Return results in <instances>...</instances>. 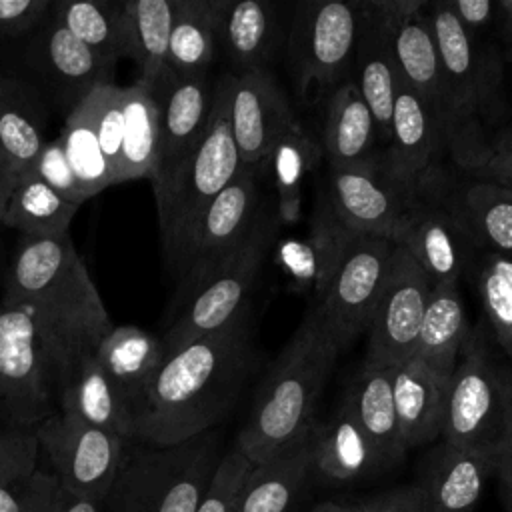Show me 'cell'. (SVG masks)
<instances>
[{
  "label": "cell",
  "instance_id": "obj_7",
  "mask_svg": "<svg viewBox=\"0 0 512 512\" xmlns=\"http://www.w3.org/2000/svg\"><path fill=\"white\" fill-rule=\"evenodd\" d=\"M512 422V370L500 366L480 332H470L448 380L440 440L498 450Z\"/></svg>",
  "mask_w": 512,
  "mask_h": 512
},
{
  "label": "cell",
  "instance_id": "obj_15",
  "mask_svg": "<svg viewBox=\"0 0 512 512\" xmlns=\"http://www.w3.org/2000/svg\"><path fill=\"white\" fill-rule=\"evenodd\" d=\"M262 180L260 174L240 168L234 180L206 206L174 270L180 278V302L244 240L266 198L260 190Z\"/></svg>",
  "mask_w": 512,
  "mask_h": 512
},
{
  "label": "cell",
  "instance_id": "obj_31",
  "mask_svg": "<svg viewBox=\"0 0 512 512\" xmlns=\"http://www.w3.org/2000/svg\"><path fill=\"white\" fill-rule=\"evenodd\" d=\"M176 0H126L120 4L122 48L138 68V82L154 88L168 74V46Z\"/></svg>",
  "mask_w": 512,
  "mask_h": 512
},
{
  "label": "cell",
  "instance_id": "obj_8",
  "mask_svg": "<svg viewBox=\"0 0 512 512\" xmlns=\"http://www.w3.org/2000/svg\"><path fill=\"white\" fill-rule=\"evenodd\" d=\"M394 242L384 236L344 232L336 258L316 286L314 306L340 346L368 330L390 276Z\"/></svg>",
  "mask_w": 512,
  "mask_h": 512
},
{
  "label": "cell",
  "instance_id": "obj_48",
  "mask_svg": "<svg viewBox=\"0 0 512 512\" xmlns=\"http://www.w3.org/2000/svg\"><path fill=\"white\" fill-rule=\"evenodd\" d=\"M48 0H0V36H22L46 18Z\"/></svg>",
  "mask_w": 512,
  "mask_h": 512
},
{
  "label": "cell",
  "instance_id": "obj_45",
  "mask_svg": "<svg viewBox=\"0 0 512 512\" xmlns=\"http://www.w3.org/2000/svg\"><path fill=\"white\" fill-rule=\"evenodd\" d=\"M252 464L232 446L222 454L198 512H234L236 498Z\"/></svg>",
  "mask_w": 512,
  "mask_h": 512
},
{
  "label": "cell",
  "instance_id": "obj_21",
  "mask_svg": "<svg viewBox=\"0 0 512 512\" xmlns=\"http://www.w3.org/2000/svg\"><path fill=\"white\" fill-rule=\"evenodd\" d=\"M450 146V130L430 104L400 82L382 162L408 184L436 176V162Z\"/></svg>",
  "mask_w": 512,
  "mask_h": 512
},
{
  "label": "cell",
  "instance_id": "obj_51",
  "mask_svg": "<svg viewBox=\"0 0 512 512\" xmlns=\"http://www.w3.org/2000/svg\"><path fill=\"white\" fill-rule=\"evenodd\" d=\"M494 476L498 478V494H500L504 512H512V422L498 448V462H496Z\"/></svg>",
  "mask_w": 512,
  "mask_h": 512
},
{
  "label": "cell",
  "instance_id": "obj_54",
  "mask_svg": "<svg viewBox=\"0 0 512 512\" xmlns=\"http://www.w3.org/2000/svg\"><path fill=\"white\" fill-rule=\"evenodd\" d=\"M338 506H340V502L326 500V502H318L310 512H338Z\"/></svg>",
  "mask_w": 512,
  "mask_h": 512
},
{
  "label": "cell",
  "instance_id": "obj_52",
  "mask_svg": "<svg viewBox=\"0 0 512 512\" xmlns=\"http://www.w3.org/2000/svg\"><path fill=\"white\" fill-rule=\"evenodd\" d=\"M52 512H108V510L100 502H90V500L74 498V496L66 494L64 490H60L58 498L54 502Z\"/></svg>",
  "mask_w": 512,
  "mask_h": 512
},
{
  "label": "cell",
  "instance_id": "obj_33",
  "mask_svg": "<svg viewBox=\"0 0 512 512\" xmlns=\"http://www.w3.org/2000/svg\"><path fill=\"white\" fill-rule=\"evenodd\" d=\"M468 338L470 328L458 284H434L414 356L448 382Z\"/></svg>",
  "mask_w": 512,
  "mask_h": 512
},
{
  "label": "cell",
  "instance_id": "obj_55",
  "mask_svg": "<svg viewBox=\"0 0 512 512\" xmlns=\"http://www.w3.org/2000/svg\"><path fill=\"white\" fill-rule=\"evenodd\" d=\"M338 512H364V508H362L360 500H358V502H350V504H344V502H340V506H338Z\"/></svg>",
  "mask_w": 512,
  "mask_h": 512
},
{
  "label": "cell",
  "instance_id": "obj_16",
  "mask_svg": "<svg viewBox=\"0 0 512 512\" xmlns=\"http://www.w3.org/2000/svg\"><path fill=\"white\" fill-rule=\"evenodd\" d=\"M228 76V118L240 168L264 178L274 144L298 122V116L270 70Z\"/></svg>",
  "mask_w": 512,
  "mask_h": 512
},
{
  "label": "cell",
  "instance_id": "obj_43",
  "mask_svg": "<svg viewBox=\"0 0 512 512\" xmlns=\"http://www.w3.org/2000/svg\"><path fill=\"white\" fill-rule=\"evenodd\" d=\"M496 342L512 358V256L476 252L470 268Z\"/></svg>",
  "mask_w": 512,
  "mask_h": 512
},
{
  "label": "cell",
  "instance_id": "obj_41",
  "mask_svg": "<svg viewBox=\"0 0 512 512\" xmlns=\"http://www.w3.org/2000/svg\"><path fill=\"white\" fill-rule=\"evenodd\" d=\"M52 16L108 66L114 68L116 60L124 56L120 4L102 0L58 2Z\"/></svg>",
  "mask_w": 512,
  "mask_h": 512
},
{
  "label": "cell",
  "instance_id": "obj_28",
  "mask_svg": "<svg viewBox=\"0 0 512 512\" xmlns=\"http://www.w3.org/2000/svg\"><path fill=\"white\" fill-rule=\"evenodd\" d=\"M376 120L356 82L346 78L328 96L320 132V150L326 166H356L376 156Z\"/></svg>",
  "mask_w": 512,
  "mask_h": 512
},
{
  "label": "cell",
  "instance_id": "obj_40",
  "mask_svg": "<svg viewBox=\"0 0 512 512\" xmlns=\"http://www.w3.org/2000/svg\"><path fill=\"white\" fill-rule=\"evenodd\" d=\"M78 204L64 200L34 172L18 182L0 214V224L16 228L22 236L52 238L68 234Z\"/></svg>",
  "mask_w": 512,
  "mask_h": 512
},
{
  "label": "cell",
  "instance_id": "obj_12",
  "mask_svg": "<svg viewBox=\"0 0 512 512\" xmlns=\"http://www.w3.org/2000/svg\"><path fill=\"white\" fill-rule=\"evenodd\" d=\"M428 20L446 78L454 114V142H468L472 124L490 114L502 86V64L498 56L466 32L448 6V0L428 2Z\"/></svg>",
  "mask_w": 512,
  "mask_h": 512
},
{
  "label": "cell",
  "instance_id": "obj_1",
  "mask_svg": "<svg viewBox=\"0 0 512 512\" xmlns=\"http://www.w3.org/2000/svg\"><path fill=\"white\" fill-rule=\"evenodd\" d=\"M262 362L250 308L226 328L164 354L130 404V440L176 446L220 424Z\"/></svg>",
  "mask_w": 512,
  "mask_h": 512
},
{
  "label": "cell",
  "instance_id": "obj_46",
  "mask_svg": "<svg viewBox=\"0 0 512 512\" xmlns=\"http://www.w3.org/2000/svg\"><path fill=\"white\" fill-rule=\"evenodd\" d=\"M32 172L44 184H48L56 194H60L64 200L78 204V206L86 200V196L68 164V158L64 154V146H62L60 138L48 140L44 144Z\"/></svg>",
  "mask_w": 512,
  "mask_h": 512
},
{
  "label": "cell",
  "instance_id": "obj_30",
  "mask_svg": "<svg viewBox=\"0 0 512 512\" xmlns=\"http://www.w3.org/2000/svg\"><path fill=\"white\" fill-rule=\"evenodd\" d=\"M444 194L478 252L512 256V190L466 178L458 188H444Z\"/></svg>",
  "mask_w": 512,
  "mask_h": 512
},
{
  "label": "cell",
  "instance_id": "obj_9",
  "mask_svg": "<svg viewBox=\"0 0 512 512\" xmlns=\"http://www.w3.org/2000/svg\"><path fill=\"white\" fill-rule=\"evenodd\" d=\"M360 2H300L290 18L284 46L298 98L314 100L346 80L354 66Z\"/></svg>",
  "mask_w": 512,
  "mask_h": 512
},
{
  "label": "cell",
  "instance_id": "obj_20",
  "mask_svg": "<svg viewBox=\"0 0 512 512\" xmlns=\"http://www.w3.org/2000/svg\"><path fill=\"white\" fill-rule=\"evenodd\" d=\"M158 104V166L150 180L152 188L162 186L196 148L208 126L214 84L208 74L164 76L154 88Z\"/></svg>",
  "mask_w": 512,
  "mask_h": 512
},
{
  "label": "cell",
  "instance_id": "obj_5",
  "mask_svg": "<svg viewBox=\"0 0 512 512\" xmlns=\"http://www.w3.org/2000/svg\"><path fill=\"white\" fill-rule=\"evenodd\" d=\"M240 170L238 150L228 118V76L214 82L212 108L204 136L176 172L154 188L160 244L174 272L206 206Z\"/></svg>",
  "mask_w": 512,
  "mask_h": 512
},
{
  "label": "cell",
  "instance_id": "obj_42",
  "mask_svg": "<svg viewBox=\"0 0 512 512\" xmlns=\"http://www.w3.org/2000/svg\"><path fill=\"white\" fill-rule=\"evenodd\" d=\"M58 138L62 140L64 154L86 200L114 184L110 166L100 150V142L94 132L90 110L84 98H80L70 108Z\"/></svg>",
  "mask_w": 512,
  "mask_h": 512
},
{
  "label": "cell",
  "instance_id": "obj_50",
  "mask_svg": "<svg viewBox=\"0 0 512 512\" xmlns=\"http://www.w3.org/2000/svg\"><path fill=\"white\" fill-rule=\"evenodd\" d=\"M448 6L460 26L476 36L494 18L496 10V2L492 0H448Z\"/></svg>",
  "mask_w": 512,
  "mask_h": 512
},
{
  "label": "cell",
  "instance_id": "obj_47",
  "mask_svg": "<svg viewBox=\"0 0 512 512\" xmlns=\"http://www.w3.org/2000/svg\"><path fill=\"white\" fill-rule=\"evenodd\" d=\"M468 178L488 180L512 190V126L498 134L492 146L484 150L464 166Z\"/></svg>",
  "mask_w": 512,
  "mask_h": 512
},
{
  "label": "cell",
  "instance_id": "obj_19",
  "mask_svg": "<svg viewBox=\"0 0 512 512\" xmlns=\"http://www.w3.org/2000/svg\"><path fill=\"white\" fill-rule=\"evenodd\" d=\"M498 450L462 448L440 440L418 464L416 482L424 512H474L496 474Z\"/></svg>",
  "mask_w": 512,
  "mask_h": 512
},
{
  "label": "cell",
  "instance_id": "obj_11",
  "mask_svg": "<svg viewBox=\"0 0 512 512\" xmlns=\"http://www.w3.org/2000/svg\"><path fill=\"white\" fill-rule=\"evenodd\" d=\"M40 456L50 464L60 490L106 504L118 478L128 440L54 410L34 426Z\"/></svg>",
  "mask_w": 512,
  "mask_h": 512
},
{
  "label": "cell",
  "instance_id": "obj_32",
  "mask_svg": "<svg viewBox=\"0 0 512 512\" xmlns=\"http://www.w3.org/2000/svg\"><path fill=\"white\" fill-rule=\"evenodd\" d=\"M310 436L250 468L234 512H294L310 480Z\"/></svg>",
  "mask_w": 512,
  "mask_h": 512
},
{
  "label": "cell",
  "instance_id": "obj_22",
  "mask_svg": "<svg viewBox=\"0 0 512 512\" xmlns=\"http://www.w3.org/2000/svg\"><path fill=\"white\" fill-rule=\"evenodd\" d=\"M284 38L286 30L276 4L268 0H220L216 50H222L230 74L268 70Z\"/></svg>",
  "mask_w": 512,
  "mask_h": 512
},
{
  "label": "cell",
  "instance_id": "obj_14",
  "mask_svg": "<svg viewBox=\"0 0 512 512\" xmlns=\"http://www.w3.org/2000/svg\"><path fill=\"white\" fill-rule=\"evenodd\" d=\"M392 242L416 260L432 284H458L478 252L448 202L440 176L418 186Z\"/></svg>",
  "mask_w": 512,
  "mask_h": 512
},
{
  "label": "cell",
  "instance_id": "obj_38",
  "mask_svg": "<svg viewBox=\"0 0 512 512\" xmlns=\"http://www.w3.org/2000/svg\"><path fill=\"white\" fill-rule=\"evenodd\" d=\"M40 58L50 78L78 102L94 86L112 82V66L70 34L52 14L40 34Z\"/></svg>",
  "mask_w": 512,
  "mask_h": 512
},
{
  "label": "cell",
  "instance_id": "obj_36",
  "mask_svg": "<svg viewBox=\"0 0 512 512\" xmlns=\"http://www.w3.org/2000/svg\"><path fill=\"white\" fill-rule=\"evenodd\" d=\"M124 136L120 148V162L116 170V184L126 180H152L158 166V104L152 88L142 82L122 86Z\"/></svg>",
  "mask_w": 512,
  "mask_h": 512
},
{
  "label": "cell",
  "instance_id": "obj_29",
  "mask_svg": "<svg viewBox=\"0 0 512 512\" xmlns=\"http://www.w3.org/2000/svg\"><path fill=\"white\" fill-rule=\"evenodd\" d=\"M342 400L378 450L386 470L396 466L404 458L406 448L394 408L390 366L364 358L348 382Z\"/></svg>",
  "mask_w": 512,
  "mask_h": 512
},
{
  "label": "cell",
  "instance_id": "obj_23",
  "mask_svg": "<svg viewBox=\"0 0 512 512\" xmlns=\"http://www.w3.org/2000/svg\"><path fill=\"white\" fill-rule=\"evenodd\" d=\"M308 442L310 476L324 482H356L386 470L378 450L344 400L326 420L314 424Z\"/></svg>",
  "mask_w": 512,
  "mask_h": 512
},
{
  "label": "cell",
  "instance_id": "obj_10",
  "mask_svg": "<svg viewBox=\"0 0 512 512\" xmlns=\"http://www.w3.org/2000/svg\"><path fill=\"white\" fill-rule=\"evenodd\" d=\"M60 376L32 318L0 306V420L2 428L34 430L58 410Z\"/></svg>",
  "mask_w": 512,
  "mask_h": 512
},
{
  "label": "cell",
  "instance_id": "obj_24",
  "mask_svg": "<svg viewBox=\"0 0 512 512\" xmlns=\"http://www.w3.org/2000/svg\"><path fill=\"white\" fill-rule=\"evenodd\" d=\"M44 114L22 82L0 76V214L12 190L26 178L44 144Z\"/></svg>",
  "mask_w": 512,
  "mask_h": 512
},
{
  "label": "cell",
  "instance_id": "obj_2",
  "mask_svg": "<svg viewBox=\"0 0 512 512\" xmlns=\"http://www.w3.org/2000/svg\"><path fill=\"white\" fill-rule=\"evenodd\" d=\"M0 306L18 308L32 318L56 364L60 386L82 358L96 354L114 328L70 234L20 238Z\"/></svg>",
  "mask_w": 512,
  "mask_h": 512
},
{
  "label": "cell",
  "instance_id": "obj_34",
  "mask_svg": "<svg viewBox=\"0 0 512 512\" xmlns=\"http://www.w3.org/2000/svg\"><path fill=\"white\" fill-rule=\"evenodd\" d=\"M58 410L130 440V414L96 356L82 358L58 392Z\"/></svg>",
  "mask_w": 512,
  "mask_h": 512
},
{
  "label": "cell",
  "instance_id": "obj_44",
  "mask_svg": "<svg viewBox=\"0 0 512 512\" xmlns=\"http://www.w3.org/2000/svg\"><path fill=\"white\" fill-rule=\"evenodd\" d=\"M88 104L94 132L100 142V150L110 166L112 180L116 184V170L120 162V148L124 136V112H122V86L104 82L94 86L82 96Z\"/></svg>",
  "mask_w": 512,
  "mask_h": 512
},
{
  "label": "cell",
  "instance_id": "obj_49",
  "mask_svg": "<svg viewBox=\"0 0 512 512\" xmlns=\"http://www.w3.org/2000/svg\"><path fill=\"white\" fill-rule=\"evenodd\" d=\"M364 512H424L412 484L396 486L360 500Z\"/></svg>",
  "mask_w": 512,
  "mask_h": 512
},
{
  "label": "cell",
  "instance_id": "obj_6",
  "mask_svg": "<svg viewBox=\"0 0 512 512\" xmlns=\"http://www.w3.org/2000/svg\"><path fill=\"white\" fill-rule=\"evenodd\" d=\"M274 196H266L244 240L180 302L178 314L160 336L164 352L214 334L250 308V294L280 230Z\"/></svg>",
  "mask_w": 512,
  "mask_h": 512
},
{
  "label": "cell",
  "instance_id": "obj_39",
  "mask_svg": "<svg viewBox=\"0 0 512 512\" xmlns=\"http://www.w3.org/2000/svg\"><path fill=\"white\" fill-rule=\"evenodd\" d=\"M320 156V142L300 120L292 124L290 130L274 144L266 160L264 178L272 180L276 192L274 202L282 222H292L298 218L304 180Z\"/></svg>",
  "mask_w": 512,
  "mask_h": 512
},
{
  "label": "cell",
  "instance_id": "obj_3",
  "mask_svg": "<svg viewBox=\"0 0 512 512\" xmlns=\"http://www.w3.org/2000/svg\"><path fill=\"white\" fill-rule=\"evenodd\" d=\"M340 346L312 304L298 328L268 366L234 448L262 464L304 442L316 424V404Z\"/></svg>",
  "mask_w": 512,
  "mask_h": 512
},
{
  "label": "cell",
  "instance_id": "obj_18",
  "mask_svg": "<svg viewBox=\"0 0 512 512\" xmlns=\"http://www.w3.org/2000/svg\"><path fill=\"white\" fill-rule=\"evenodd\" d=\"M432 286L428 274L396 244L388 282L368 324V360L394 366L416 354Z\"/></svg>",
  "mask_w": 512,
  "mask_h": 512
},
{
  "label": "cell",
  "instance_id": "obj_37",
  "mask_svg": "<svg viewBox=\"0 0 512 512\" xmlns=\"http://www.w3.org/2000/svg\"><path fill=\"white\" fill-rule=\"evenodd\" d=\"M220 0H176L168 76L208 74L216 56V18Z\"/></svg>",
  "mask_w": 512,
  "mask_h": 512
},
{
  "label": "cell",
  "instance_id": "obj_26",
  "mask_svg": "<svg viewBox=\"0 0 512 512\" xmlns=\"http://www.w3.org/2000/svg\"><path fill=\"white\" fill-rule=\"evenodd\" d=\"M38 458L34 430L0 428V512H52L60 486Z\"/></svg>",
  "mask_w": 512,
  "mask_h": 512
},
{
  "label": "cell",
  "instance_id": "obj_4",
  "mask_svg": "<svg viewBox=\"0 0 512 512\" xmlns=\"http://www.w3.org/2000/svg\"><path fill=\"white\" fill-rule=\"evenodd\" d=\"M222 454L216 428L166 448L128 440L104 506L108 512H198Z\"/></svg>",
  "mask_w": 512,
  "mask_h": 512
},
{
  "label": "cell",
  "instance_id": "obj_17",
  "mask_svg": "<svg viewBox=\"0 0 512 512\" xmlns=\"http://www.w3.org/2000/svg\"><path fill=\"white\" fill-rule=\"evenodd\" d=\"M386 22L388 42L400 82L422 96L442 118L454 142V114L440 54L424 0H376Z\"/></svg>",
  "mask_w": 512,
  "mask_h": 512
},
{
  "label": "cell",
  "instance_id": "obj_35",
  "mask_svg": "<svg viewBox=\"0 0 512 512\" xmlns=\"http://www.w3.org/2000/svg\"><path fill=\"white\" fill-rule=\"evenodd\" d=\"M164 354L160 336L138 326H116L100 342L94 356L130 410V404L162 364Z\"/></svg>",
  "mask_w": 512,
  "mask_h": 512
},
{
  "label": "cell",
  "instance_id": "obj_13",
  "mask_svg": "<svg viewBox=\"0 0 512 512\" xmlns=\"http://www.w3.org/2000/svg\"><path fill=\"white\" fill-rule=\"evenodd\" d=\"M418 186L398 178L376 154L356 166H326L322 208L348 232L394 236Z\"/></svg>",
  "mask_w": 512,
  "mask_h": 512
},
{
  "label": "cell",
  "instance_id": "obj_25",
  "mask_svg": "<svg viewBox=\"0 0 512 512\" xmlns=\"http://www.w3.org/2000/svg\"><path fill=\"white\" fill-rule=\"evenodd\" d=\"M352 68L356 70L354 82L376 120L378 136L388 140L400 76L392 60L386 22L376 0L360 2V30Z\"/></svg>",
  "mask_w": 512,
  "mask_h": 512
},
{
  "label": "cell",
  "instance_id": "obj_53",
  "mask_svg": "<svg viewBox=\"0 0 512 512\" xmlns=\"http://www.w3.org/2000/svg\"><path fill=\"white\" fill-rule=\"evenodd\" d=\"M496 10L500 12V20H502V30L508 42V50L512 54V0H502L496 2Z\"/></svg>",
  "mask_w": 512,
  "mask_h": 512
},
{
  "label": "cell",
  "instance_id": "obj_27",
  "mask_svg": "<svg viewBox=\"0 0 512 512\" xmlns=\"http://www.w3.org/2000/svg\"><path fill=\"white\" fill-rule=\"evenodd\" d=\"M390 380L404 448L410 450L438 440L448 382L416 356L390 366Z\"/></svg>",
  "mask_w": 512,
  "mask_h": 512
}]
</instances>
